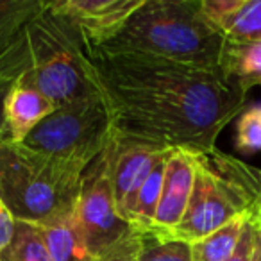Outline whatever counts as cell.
Returning a JSON list of instances; mask_svg holds the SVG:
<instances>
[{
	"label": "cell",
	"mask_w": 261,
	"mask_h": 261,
	"mask_svg": "<svg viewBox=\"0 0 261 261\" xmlns=\"http://www.w3.org/2000/svg\"><path fill=\"white\" fill-rule=\"evenodd\" d=\"M113 136L160 150L210 152L249 91L222 70L138 52H90Z\"/></svg>",
	"instance_id": "cell-1"
},
{
	"label": "cell",
	"mask_w": 261,
	"mask_h": 261,
	"mask_svg": "<svg viewBox=\"0 0 261 261\" xmlns=\"http://www.w3.org/2000/svg\"><path fill=\"white\" fill-rule=\"evenodd\" d=\"M225 43V36L204 13L202 0H143L118 36L100 48L217 68Z\"/></svg>",
	"instance_id": "cell-2"
},
{
	"label": "cell",
	"mask_w": 261,
	"mask_h": 261,
	"mask_svg": "<svg viewBox=\"0 0 261 261\" xmlns=\"http://www.w3.org/2000/svg\"><path fill=\"white\" fill-rule=\"evenodd\" d=\"M83 175L23 143H0V199L20 222L47 225L73 215Z\"/></svg>",
	"instance_id": "cell-3"
},
{
	"label": "cell",
	"mask_w": 261,
	"mask_h": 261,
	"mask_svg": "<svg viewBox=\"0 0 261 261\" xmlns=\"http://www.w3.org/2000/svg\"><path fill=\"white\" fill-rule=\"evenodd\" d=\"M27 70L20 79L56 106L100 95L90 50L79 36L47 8L27 23Z\"/></svg>",
	"instance_id": "cell-4"
},
{
	"label": "cell",
	"mask_w": 261,
	"mask_h": 261,
	"mask_svg": "<svg viewBox=\"0 0 261 261\" xmlns=\"http://www.w3.org/2000/svg\"><path fill=\"white\" fill-rule=\"evenodd\" d=\"M113 142V122L102 95L58 106L23 145L86 172Z\"/></svg>",
	"instance_id": "cell-5"
},
{
	"label": "cell",
	"mask_w": 261,
	"mask_h": 261,
	"mask_svg": "<svg viewBox=\"0 0 261 261\" xmlns=\"http://www.w3.org/2000/svg\"><path fill=\"white\" fill-rule=\"evenodd\" d=\"M192 158L195 163L192 199L181 224L170 234L188 243L211 234L234 218L257 211L254 200L215 163L211 152H192Z\"/></svg>",
	"instance_id": "cell-6"
},
{
	"label": "cell",
	"mask_w": 261,
	"mask_h": 261,
	"mask_svg": "<svg viewBox=\"0 0 261 261\" xmlns=\"http://www.w3.org/2000/svg\"><path fill=\"white\" fill-rule=\"evenodd\" d=\"M73 220L88 249L97 259L125 242L136 229L120 217L111 185L109 150L93 161L83 175Z\"/></svg>",
	"instance_id": "cell-7"
},
{
	"label": "cell",
	"mask_w": 261,
	"mask_h": 261,
	"mask_svg": "<svg viewBox=\"0 0 261 261\" xmlns=\"http://www.w3.org/2000/svg\"><path fill=\"white\" fill-rule=\"evenodd\" d=\"M143 0H52L47 8L83 40L88 50L118 36Z\"/></svg>",
	"instance_id": "cell-8"
},
{
	"label": "cell",
	"mask_w": 261,
	"mask_h": 261,
	"mask_svg": "<svg viewBox=\"0 0 261 261\" xmlns=\"http://www.w3.org/2000/svg\"><path fill=\"white\" fill-rule=\"evenodd\" d=\"M111 160V185L120 217L133 225L136 200L154 165L167 150L115 138L108 147Z\"/></svg>",
	"instance_id": "cell-9"
},
{
	"label": "cell",
	"mask_w": 261,
	"mask_h": 261,
	"mask_svg": "<svg viewBox=\"0 0 261 261\" xmlns=\"http://www.w3.org/2000/svg\"><path fill=\"white\" fill-rule=\"evenodd\" d=\"M193 181H195V163L192 152L179 149L172 150L165 170L160 206L149 231L170 236L177 229L192 199Z\"/></svg>",
	"instance_id": "cell-10"
},
{
	"label": "cell",
	"mask_w": 261,
	"mask_h": 261,
	"mask_svg": "<svg viewBox=\"0 0 261 261\" xmlns=\"http://www.w3.org/2000/svg\"><path fill=\"white\" fill-rule=\"evenodd\" d=\"M22 77V75H20ZM58 106L41 91L18 79L4 100V125L0 143H23V140L56 111Z\"/></svg>",
	"instance_id": "cell-11"
},
{
	"label": "cell",
	"mask_w": 261,
	"mask_h": 261,
	"mask_svg": "<svg viewBox=\"0 0 261 261\" xmlns=\"http://www.w3.org/2000/svg\"><path fill=\"white\" fill-rule=\"evenodd\" d=\"M206 16L229 41H261V0H202Z\"/></svg>",
	"instance_id": "cell-12"
},
{
	"label": "cell",
	"mask_w": 261,
	"mask_h": 261,
	"mask_svg": "<svg viewBox=\"0 0 261 261\" xmlns=\"http://www.w3.org/2000/svg\"><path fill=\"white\" fill-rule=\"evenodd\" d=\"M52 261H98L77 229L73 215L47 225H38Z\"/></svg>",
	"instance_id": "cell-13"
},
{
	"label": "cell",
	"mask_w": 261,
	"mask_h": 261,
	"mask_svg": "<svg viewBox=\"0 0 261 261\" xmlns=\"http://www.w3.org/2000/svg\"><path fill=\"white\" fill-rule=\"evenodd\" d=\"M220 66L247 91L261 84V41L227 40Z\"/></svg>",
	"instance_id": "cell-14"
},
{
	"label": "cell",
	"mask_w": 261,
	"mask_h": 261,
	"mask_svg": "<svg viewBox=\"0 0 261 261\" xmlns=\"http://www.w3.org/2000/svg\"><path fill=\"white\" fill-rule=\"evenodd\" d=\"M252 215V213H250ZM250 215H243L224 227L217 229L211 234L197 240L192 243L193 261H229L242 240L243 229L249 222Z\"/></svg>",
	"instance_id": "cell-15"
},
{
	"label": "cell",
	"mask_w": 261,
	"mask_h": 261,
	"mask_svg": "<svg viewBox=\"0 0 261 261\" xmlns=\"http://www.w3.org/2000/svg\"><path fill=\"white\" fill-rule=\"evenodd\" d=\"M43 9V0H0V56L22 38L27 23Z\"/></svg>",
	"instance_id": "cell-16"
},
{
	"label": "cell",
	"mask_w": 261,
	"mask_h": 261,
	"mask_svg": "<svg viewBox=\"0 0 261 261\" xmlns=\"http://www.w3.org/2000/svg\"><path fill=\"white\" fill-rule=\"evenodd\" d=\"M172 150H167L160 158L154 168L150 170L149 177L145 179L142 190H140L138 200H136L135 217H133V227L136 231L143 232L152 227L154 217H156L158 206H160L161 192H163V181H165V170H167L168 158Z\"/></svg>",
	"instance_id": "cell-17"
},
{
	"label": "cell",
	"mask_w": 261,
	"mask_h": 261,
	"mask_svg": "<svg viewBox=\"0 0 261 261\" xmlns=\"http://www.w3.org/2000/svg\"><path fill=\"white\" fill-rule=\"evenodd\" d=\"M0 261H52L38 225L16 220V231L9 247L0 252Z\"/></svg>",
	"instance_id": "cell-18"
},
{
	"label": "cell",
	"mask_w": 261,
	"mask_h": 261,
	"mask_svg": "<svg viewBox=\"0 0 261 261\" xmlns=\"http://www.w3.org/2000/svg\"><path fill=\"white\" fill-rule=\"evenodd\" d=\"M138 261H193L192 243L154 231L140 232Z\"/></svg>",
	"instance_id": "cell-19"
},
{
	"label": "cell",
	"mask_w": 261,
	"mask_h": 261,
	"mask_svg": "<svg viewBox=\"0 0 261 261\" xmlns=\"http://www.w3.org/2000/svg\"><path fill=\"white\" fill-rule=\"evenodd\" d=\"M211 152L213 161L225 172L227 175H231L243 190L245 193L254 200V204L259 210L261 206V168L252 167V165L245 163L242 160H236V158L229 156V154L222 152L215 147Z\"/></svg>",
	"instance_id": "cell-20"
},
{
	"label": "cell",
	"mask_w": 261,
	"mask_h": 261,
	"mask_svg": "<svg viewBox=\"0 0 261 261\" xmlns=\"http://www.w3.org/2000/svg\"><path fill=\"white\" fill-rule=\"evenodd\" d=\"M27 47L25 36L22 34L15 45L8 48L4 54L0 56V133L4 125V100L9 88L20 79L23 72L27 70Z\"/></svg>",
	"instance_id": "cell-21"
},
{
	"label": "cell",
	"mask_w": 261,
	"mask_h": 261,
	"mask_svg": "<svg viewBox=\"0 0 261 261\" xmlns=\"http://www.w3.org/2000/svg\"><path fill=\"white\" fill-rule=\"evenodd\" d=\"M234 143L242 154L261 152V104L249 106L240 113Z\"/></svg>",
	"instance_id": "cell-22"
},
{
	"label": "cell",
	"mask_w": 261,
	"mask_h": 261,
	"mask_svg": "<svg viewBox=\"0 0 261 261\" xmlns=\"http://www.w3.org/2000/svg\"><path fill=\"white\" fill-rule=\"evenodd\" d=\"M138 250H140V231H136L133 236L120 243L118 247L100 257L98 261H138Z\"/></svg>",
	"instance_id": "cell-23"
},
{
	"label": "cell",
	"mask_w": 261,
	"mask_h": 261,
	"mask_svg": "<svg viewBox=\"0 0 261 261\" xmlns=\"http://www.w3.org/2000/svg\"><path fill=\"white\" fill-rule=\"evenodd\" d=\"M254 256V213L250 215L245 229H243L242 240L236 247L234 254L229 261H252Z\"/></svg>",
	"instance_id": "cell-24"
},
{
	"label": "cell",
	"mask_w": 261,
	"mask_h": 261,
	"mask_svg": "<svg viewBox=\"0 0 261 261\" xmlns=\"http://www.w3.org/2000/svg\"><path fill=\"white\" fill-rule=\"evenodd\" d=\"M16 231V218L9 211V207L0 199V252H4L13 242Z\"/></svg>",
	"instance_id": "cell-25"
},
{
	"label": "cell",
	"mask_w": 261,
	"mask_h": 261,
	"mask_svg": "<svg viewBox=\"0 0 261 261\" xmlns=\"http://www.w3.org/2000/svg\"><path fill=\"white\" fill-rule=\"evenodd\" d=\"M252 261H261V218L254 213V256Z\"/></svg>",
	"instance_id": "cell-26"
},
{
	"label": "cell",
	"mask_w": 261,
	"mask_h": 261,
	"mask_svg": "<svg viewBox=\"0 0 261 261\" xmlns=\"http://www.w3.org/2000/svg\"><path fill=\"white\" fill-rule=\"evenodd\" d=\"M257 217L261 218V206H259V210H257Z\"/></svg>",
	"instance_id": "cell-27"
}]
</instances>
